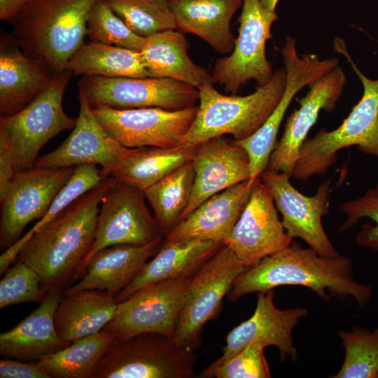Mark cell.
<instances>
[{
  "mask_svg": "<svg viewBox=\"0 0 378 378\" xmlns=\"http://www.w3.org/2000/svg\"><path fill=\"white\" fill-rule=\"evenodd\" d=\"M290 177L286 173L269 169L260 176L281 214L286 233L292 239H302L323 256L339 255L322 225V217L328 212L331 180L323 182L316 194L308 197L293 186Z\"/></svg>",
  "mask_w": 378,
  "mask_h": 378,
  "instance_id": "9a60e30c",
  "label": "cell"
},
{
  "mask_svg": "<svg viewBox=\"0 0 378 378\" xmlns=\"http://www.w3.org/2000/svg\"><path fill=\"white\" fill-rule=\"evenodd\" d=\"M129 28L146 38L155 33L176 29L169 0H104Z\"/></svg>",
  "mask_w": 378,
  "mask_h": 378,
  "instance_id": "e575fe53",
  "label": "cell"
},
{
  "mask_svg": "<svg viewBox=\"0 0 378 378\" xmlns=\"http://www.w3.org/2000/svg\"><path fill=\"white\" fill-rule=\"evenodd\" d=\"M55 74L41 60L25 54L3 35L0 45V113L14 114L30 104L49 85Z\"/></svg>",
  "mask_w": 378,
  "mask_h": 378,
  "instance_id": "cb8c5ba5",
  "label": "cell"
},
{
  "mask_svg": "<svg viewBox=\"0 0 378 378\" xmlns=\"http://www.w3.org/2000/svg\"><path fill=\"white\" fill-rule=\"evenodd\" d=\"M86 36L91 41L136 50L145 40L134 33L104 0H97L90 10Z\"/></svg>",
  "mask_w": 378,
  "mask_h": 378,
  "instance_id": "8d00e7d4",
  "label": "cell"
},
{
  "mask_svg": "<svg viewBox=\"0 0 378 378\" xmlns=\"http://www.w3.org/2000/svg\"><path fill=\"white\" fill-rule=\"evenodd\" d=\"M105 176L94 164L76 166L69 180L52 201L44 216L16 242L8 247L0 256V274L6 272L9 265L18 258L25 244L34 234L50 222L58 214L78 197L97 186Z\"/></svg>",
  "mask_w": 378,
  "mask_h": 378,
  "instance_id": "836d02e7",
  "label": "cell"
},
{
  "mask_svg": "<svg viewBox=\"0 0 378 378\" xmlns=\"http://www.w3.org/2000/svg\"><path fill=\"white\" fill-rule=\"evenodd\" d=\"M76 166L37 168L16 172L1 202L0 248L6 249L26 226L40 220L71 178Z\"/></svg>",
  "mask_w": 378,
  "mask_h": 378,
  "instance_id": "5bb4252c",
  "label": "cell"
},
{
  "mask_svg": "<svg viewBox=\"0 0 378 378\" xmlns=\"http://www.w3.org/2000/svg\"><path fill=\"white\" fill-rule=\"evenodd\" d=\"M78 85L92 108L179 111L195 107L199 101L197 88L168 78L83 76Z\"/></svg>",
  "mask_w": 378,
  "mask_h": 378,
  "instance_id": "8fae6325",
  "label": "cell"
},
{
  "mask_svg": "<svg viewBox=\"0 0 378 378\" xmlns=\"http://www.w3.org/2000/svg\"><path fill=\"white\" fill-rule=\"evenodd\" d=\"M279 1L280 0H260V2L265 8L272 11H275Z\"/></svg>",
  "mask_w": 378,
  "mask_h": 378,
  "instance_id": "ee69618b",
  "label": "cell"
},
{
  "mask_svg": "<svg viewBox=\"0 0 378 378\" xmlns=\"http://www.w3.org/2000/svg\"><path fill=\"white\" fill-rule=\"evenodd\" d=\"M15 173L13 155L6 143L0 139V200L6 195Z\"/></svg>",
  "mask_w": 378,
  "mask_h": 378,
  "instance_id": "b9f144b4",
  "label": "cell"
},
{
  "mask_svg": "<svg viewBox=\"0 0 378 378\" xmlns=\"http://www.w3.org/2000/svg\"><path fill=\"white\" fill-rule=\"evenodd\" d=\"M65 70L83 76L150 77L139 50L94 41L84 42L71 57Z\"/></svg>",
  "mask_w": 378,
  "mask_h": 378,
  "instance_id": "4dcf8cb0",
  "label": "cell"
},
{
  "mask_svg": "<svg viewBox=\"0 0 378 378\" xmlns=\"http://www.w3.org/2000/svg\"><path fill=\"white\" fill-rule=\"evenodd\" d=\"M274 298V290L258 293L257 304L253 315L227 334L221 356L204 369L203 372L223 365L253 342L260 343L265 348L276 346L282 360L288 358L297 360L298 353L293 345L292 332L308 311L302 307L280 309L276 307Z\"/></svg>",
  "mask_w": 378,
  "mask_h": 378,
  "instance_id": "ac0fdd59",
  "label": "cell"
},
{
  "mask_svg": "<svg viewBox=\"0 0 378 378\" xmlns=\"http://www.w3.org/2000/svg\"><path fill=\"white\" fill-rule=\"evenodd\" d=\"M46 295L37 273L20 261L7 270L0 281L1 309L24 302L41 303Z\"/></svg>",
  "mask_w": 378,
  "mask_h": 378,
  "instance_id": "74e56055",
  "label": "cell"
},
{
  "mask_svg": "<svg viewBox=\"0 0 378 378\" xmlns=\"http://www.w3.org/2000/svg\"><path fill=\"white\" fill-rule=\"evenodd\" d=\"M222 245L201 239L177 241L164 239L158 252L115 296L116 301L120 302L137 290L154 283L193 276Z\"/></svg>",
  "mask_w": 378,
  "mask_h": 378,
  "instance_id": "484cf974",
  "label": "cell"
},
{
  "mask_svg": "<svg viewBox=\"0 0 378 378\" xmlns=\"http://www.w3.org/2000/svg\"><path fill=\"white\" fill-rule=\"evenodd\" d=\"M333 48L359 78L363 95L338 127L331 131L322 128L314 137L306 139L291 176L297 180L325 174L335 163L337 152L351 146L378 158V79H370L361 72L342 38L336 37Z\"/></svg>",
  "mask_w": 378,
  "mask_h": 378,
  "instance_id": "5b68a950",
  "label": "cell"
},
{
  "mask_svg": "<svg viewBox=\"0 0 378 378\" xmlns=\"http://www.w3.org/2000/svg\"><path fill=\"white\" fill-rule=\"evenodd\" d=\"M96 1L31 0L11 23L10 36L25 54L58 74L83 44Z\"/></svg>",
  "mask_w": 378,
  "mask_h": 378,
  "instance_id": "3957f363",
  "label": "cell"
},
{
  "mask_svg": "<svg viewBox=\"0 0 378 378\" xmlns=\"http://www.w3.org/2000/svg\"><path fill=\"white\" fill-rule=\"evenodd\" d=\"M1 378H50L38 362L4 358L0 360Z\"/></svg>",
  "mask_w": 378,
  "mask_h": 378,
  "instance_id": "60d3db41",
  "label": "cell"
},
{
  "mask_svg": "<svg viewBox=\"0 0 378 378\" xmlns=\"http://www.w3.org/2000/svg\"><path fill=\"white\" fill-rule=\"evenodd\" d=\"M92 111L109 135L125 147L172 148L179 145L190 127L197 106L179 111L155 107Z\"/></svg>",
  "mask_w": 378,
  "mask_h": 378,
  "instance_id": "2e32d148",
  "label": "cell"
},
{
  "mask_svg": "<svg viewBox=\"0 0 378 378\" xmlns=\"http://www.w3.org/2000/svg\"><path fill=\"white\" fill-rule=\"evenodd\" d=\"M255 181L246 180L210 197L178 222L164 241L201 239L223 244L248 200Z\"/></svg>",
  "mask_w": 378,
  "mask_h": 378,
  "instance_id": "7402d4cb",
  "label": "cell"
},
{
  "mask_svg": "<svg viewBox=\"0 0 378 378\" xmlns=\"http://www.w3.org/2000/svg\"><path fill=\"white\" fill-rule=\"evenodd\" d=\"M188 49L183 32L176 29L145 38L139 52L150 77L172 78L198 89L211 81L210 74L191 59Z\"/></svg>",
  "mask_w": 378,
  "mask_h": 378,
  "instance_id": "83f0119b",
  "label": "cell"
},
{
  "mask_svg": "<svg viewBox=\"0 0 378 378\" xmlns=\"http://www.w3.org/2000/svg\"><path fill=\"white\" fill-rule=\"evenodd\" d=\"M197 146L131 148L111 174L143 191L175 169L192 161Z\"/></svg>",
  "mask_w": 378,
  "mask_h": 378,
  "instance_id": "f546056e",
  "label": "cell"
},
{
  "mask_svg": "<svg viewBox=\"0 0 378 378\" xmlns=\"http://www.w3.org/2000/svg\"><path fill=\"white\" fill-rule=\"evenodd\" d=\"M344 359L333 378H378V328L340 330Z\"/></svg>",
  "mask_w": 378,
  "mask_h": 378,
  "instance_id": "d590c367",
  "label": "cell"
},
{
  "mask_svg": "<svg viewBox=\"0 0 378 378\" xmlns=\"http://www.w3.org/2000/svg\"><path fill=\"white\" fill-rule=\"evenodd\" d=\"M281 286H304L325 300H330V295L340 300L353 298L360 307L373 295L370 286L355 281L353 263L348 257H325L311 247L302 248L295 244L242 272L226 297L234 302L245 295Z\"/></svg>",
  "mask_w": 378,
  "mask_h": 378,
  "instance_id": "7a4b0ae2",
  "label": "cell"
},
{
  "mask_svg": "<svg viewBox=\"0 0 378 378\" xmlns=\"http://www.w3.org/2000/svg\"><path fill=\"white\" fill-rule=\"evenodd\" d=\"M105 177L37 231L17 259L33 269L48 294L62 292L92 246L100 204L116 182Z\"/></svg>",
  "mask_w": 378,
  "mask_h": 378,
  "instance_id": "6da1fadb",
  "label": "cell"
},
{
  "mask_svg": "<svg viewBox=\"0 0 378 378\" xmlns=\"http://www.w3.org/2000/svg\"><path fill=\"white\" fill-rule=\"evenodd\" d=\"M340 210L346 215V219L340 227V232L355 225L364 217L370 218L375 225L364 224L356 237V243L362 247L378 251V182L360 197L348 201L340 205Z\"/></svg>",
  "mask_w": 378,
  "mask_h": 378,
  "instance_id": "f35d334b",
  "label": "cell"
},
{
  "mask_svg": "<svg viewBox=\"0 0 378 378\" xmlns=\"http://www.w3.org/2000/svg\"><path fill=\"white\" fill-rule=\"evenodd\" d=\"M247 267L223 244L191 277L172 339L193 350L200 346L203 327L216 318L234 279Z\"/></svg>",
  "mask_w": 378,
  "mask_h": 378,
  "instance_id": "9c48e42d",
  "label": "cell"
},
{
  "mask_svg": "<svg viewBox=\"0 0 378 378\" xmlns=\"http://www.w3.org/2000/svg\"><path fill=\"white\" fill-rule=\"evenodd\" d=\"M164 238L161 236L143 246L118 244L99 250L88 261L80 280L67 288L64 295L82 290H99L116 296L158 252Z\"/></svg>",
  "mask_w": 378,
  "mask_h": 378,
  "instance_id": "603a6c76",
  "label": "cell"
},
{
  "mask_svg": "<svg viewBox=\"0 0 378 378\" xmlns=\"http://www.w3.org/2000/svg\"><path fill=\"white\" fill-rule=\"evenodd\" d=\"M146 200L143 190L117 179L102 199L92 246L74 279L82 277L90 259L101 249L118 244L143 246L164 236Z\"/></svg>",
  "mask_w": 378,
  "mask_h": 378,
  "instance_id": "30bf717a",
  "label": "cell"
},
{
  "mask_svg": "<svg viewBox=\"0 0 378 378\" xmlns=\"http://www.w3.org/2000/svg\"><path fill=\"white\" fill-rule=\"evenodd\" d=\"M176 29L195 34L223 55L230 54L236 38L230 29L242 0H169Z\"/></svg>",
  "mask_w": 378,
  "mask_h": 378,
  "instance_id": "4316f807",
  "label": "cell"
},
{
  "mask_svg": "<svg viewBox=\"0 0 378 378\" xmlns=\"http://www.w3.org/2000/svg\"><path fill=\"white\" fill-rule=\"evenodd\" d=\"M80 110L74 130L55 150L36 161L35 167L52 168L94 164L102 174L111 176L131 148L119 144L96 118L84 94L79 90Z\"/></svg>",
  "mask_w": 378,
  "mask_h": 378,
  "instance_id": "d6986e66",
  "label": "cell"
},
{
  "mask_svg": "<svg viewBox=\"0 0 378 378\" xmlns=\"http://www.w3.org/2000/svg\"><path fill=\"white\" fill-rule=\"evenodd\" d=\"M62 292L48 293L31 314L13 328L0 334V354L4 358L38 362L69 346L56 331L55 314Z\"/></svg>",
  "mask_w": 378,
  "mask_h": 378,
  "instance_id": "d4e9b609",
  "label": "cell"
},
{
  "mask_svg": "<svg viewBox=\"0 0 378 378\" xmlns=\"http://www.w3.org/2000/svg\"><path fill=\"white\" fill-rule=\"evenodd\" d=\"M277 20L276 12L265 8L260 0H242L234 49L216 61L211 82L231 94H237L250 80H254L257 87L268 83L274 71L266 56V43Z\"/></svg>",
  "mask_w": 378,
  "mask_h": 378,
  "instance_id": "ba28073f",
  "label": "cell"
},
{
  "mask_svg": "<svg viewBox=\"0 0 378 378\" xmlns=\"http://www.w3.org/2000/svg\"><path fill=\"white\" fill-rule=\"evenodd\" d=\"M73 73L64 70L53 76L48 87L20 111L0 118V139L8 147L16 172L33 169L41 149L64 130L74 127L76 118L62 107L65 90Z\"/></svg>",
  "mask_w": 378,
  "mask_h": 378,
  "instance_id": "52a82bcc",
  "label": "cell"
},
{
  "mask_svg": "<svg viewBox=\"0 0 378 378\" xmlns=\"http://www.w3.org/2000/svg\"><path fill=\"white\" fill-rule=\"evenodd\" d=\"M278 215L274 200L260 178L255 179L248 200L223 243L247 267L292 244Z\"/></svg>",
  "mask_w": 378,
  "mask_h": 378,
  "instance_id": "e0dca14e",
  "label": "cell"
},
{
  "mask_svg": "<svg viewBox=\"0 0 378 378\" xmlns=\"http://www.w3.org/2000/svg\"><path fill=\"white\" fill-rule=\"evenodd\" d=\"M114 337L101 330L76 340L38 363L55 378H90L94 368Z\"/></svg>",
  "mask_w": 378,
  "mask_h": 378,
  "instance_id": "d6a6232c",
  "label": "cell"
},
{
  "mask_svg": "<svg viewBox=\"0 0 378 378\" xmlns=\"http://www.w3.org/2000/svg\"><path fill=\"white\" fill-rule=\"evenodd\" d=\"M194 177L190 161L144 191L164 237L176 225L188 204Z\"/></svg>",
  "mask_w": 378,
  "mask_h": 378,
  "instance_id": "1f68e13d",
  "label": "cell"
},
{
  "mask_svg": "<svg viewBox=\"0 0 378 378\" xmlns=\"http://www.w3.org/2000/svg\"><path fill=\"white\" fill-rule=\"evenodd\" d=\"M192 164L195 173L192 193L178 223L210 197L250 179L246 151L225 136L197 145Z\"/></svg>",
  "mask_w": 378,
  "mask_h": 378,
  "instance_id": "44dd1931",
  "label": "cell"
},
{
  "mask_svg": "<svg viewBox=\"0 0 378 378\" xmlns=\"http://www.w3.org/2000/svg\"><path fill=\"white\" fill-rule=\"evenodd\" d=\"M115 296L106 290H82L64 295L55 314L59 337L66 342L103 330L113 318Z\"/></svg>",
  "mask_w": 378,
  "mask_h": 378,
  "instance_id": "f1b7e54d",
  "label": "cell"
},
{
  "mask_svg": "<svg viewBox=\"0 0 378 378\" xmlns=\"http://www.w3.org/2000/svg\"><path fill=\"white\" fill-rule=\"evenodd\" d=\"M286 72V87L281 100L265 122L251 136L234 142L246 153L250 179L259 178L267 169L275 147L276 136L284 115L300 90L339 64L337 58L321 59L315 54L299 56L295 40L290 36L281 49Z\"/></svg>",
  "mask_w": 378,
  "mask_h": 378,
  "instance_id": "7c38bea8",
  "label": "cell"
},
{
  "mask_svg": "<svg viewBox=\"0 0 378 378\" xmlns=\"http://www.w3.org/2000/svg\"><path fill=\"white\" fill-rule=\"evenodd\" d=\"M191 277L146 286L118 303L113 318L103 328L114 337L155 332L172 338Z\"/></svg>",
  "mask_w": 378,
  "mask_h": 378,
  "instance_id": "4fadbf2b",
  "label": "cell"
},
{
  "mask_svg": "<svg viewBox=\"0 0 378 378\" xmlns=\"http://www.w3.org/2000/svg\"><path fill=\"white\" fill-rule=\"evenodd\" d=\"M346 82L343 69L337 66L308 85V92L298 99L300 107L286 120L284 133L275 145L267 169L292 176L300 149L319 112H331L335 108Z\"/></svg>",
  "mask_w": 378,
  "mask_h": 378,
  "instance_id": "ffe728a7",
  "label": "cell"
},
{
  "mask_svg": "<svg viewBox=\"0 0 378 378\" xmlns=\"http://www.w3.org/2000/svg\"><path fill=\"white\" fill-rule=\"evenodd\" d=\"M197 359L195 350L162 334L114 337L90 378H195Z\"/></svg>",
  "mask_w": 378,
  "mask_h": 378,
  "instance_id": "8992f818",
  "label": "cell"
},
{
  "mask_svg": "<svg viewBox=\"0 0 378 378\" xmlns=\"http://www.w3.org/2000/svg\"><path fill=\"white\" fill-rule=\"evenodd\" d=\"M265 346L253 342L223 365L200 374L201 378H268L271 373Z\"/></svg>",
  "mask_w": 378,
  "mask_h": 378,
  "instance_id": "ab89813d",
  "label": "cell"
},
{
  "mask_svg": "<svg viewBox=\"0 0 378 378\" xmlns=\"http://www.w3.org/2000/svg\"><path fill=\"white\" fill-rule=\"evenodd\" d=\"M31 0H0V19L10 23Z\"/></svg>",
  "mask_w": 378,
  "mask_h": 378,
  "instance_id": "7bdbcfd3",
  "label": "cell"
},
{
  "mask_svg": "<svg viewBox=\"0 0 378 378\" xmlns=\"http://www.w3.org/2000/svg\"><path fill=\"white\" fill-rule=\"evenodd\" d=\"M286 72L274 71L272 79L246 96L225 95L211 81L198 88L199 105L195 118L179 144L194 147L211 138L230 134L234 141L253 134L274 110L284 94Z\"/></svg>",
  "mask_w": 378,
  "mask_h": 378,
  "instance_id": "277c9868",
  "label": "cell"
}]
</instances>
